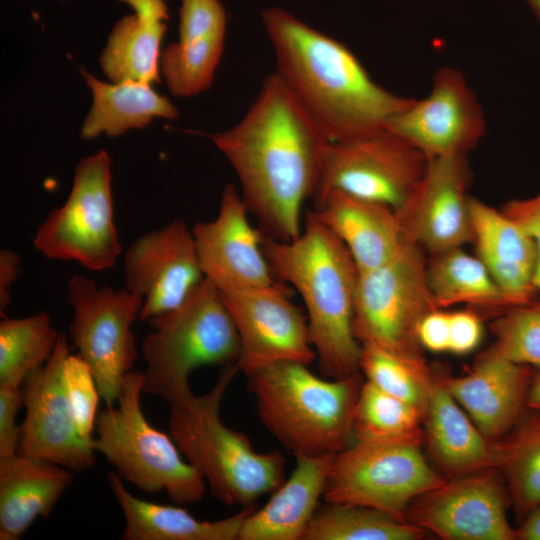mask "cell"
I'll list each match as a JSON object with an SVG mask.
<instances>
[{
	"label": "cell",
	"instance_id": "obj_1",
	"mask_svg": "<svg viewBox=\"0 0 540 540\" xmlns=\"http://www.w3.org/2000/svg\"><path fill=\"white\" fill-rule=\"evenodd\" d=\"M211 139L262 232L280 241L298 237L303 205L318 190L331 142L279 75H268L241 120Z\"/></svg>",
	"mask_w": 540,
	"mask_h": 540
},
{
	"label": "cell",
	"instance_id": "obj_2",
	"mask_svg": "<svg viewBox=\"0 0 540 540\" xmlns=\"http://www.w3.org/2000/svg\"><path fill=\"white\" fill-rule=\"evenodd\" d=\"M276 60V73L331 143L386 130L413 98L375 82L353 52L290 12H262Z\"/></svg>",
	"mask_w": 540,
	"mask_h": 540
},
{
	"label": "cell",
	"instance_id": "obj_3",
	"mask_svg": "<svg viewBox=\"0 0 540 540\" xmlns=\"http://www.w3.org/2000/svg\"><path fill=\"white\" fill-rule=\"evenodd\" d=\"M263 249L275 278L301 296L323 374L357 375L361 344L353 321L360 273L346 246L310 212L298 237L280 241L264 235Z\"/></svg>",
	"mask_w": 540,
	"mask_h": 540
},
{
	"label": "cell",
	"instance_id": "obj_4",
	"mask_svg": "<svg viewBox=\"0 0 540 540\" xmlns=\"http://www.w3.org/2000/svg\"><path fill=\"white\" fill-rule=\"evenodd\" d=\"M238 372L236 364L225 366L207 393L169 404L168 427L212 497L226 506L247 507L284 482L285 459L278 451L256 452L245 434L221 420L223 397Z\"/></svg>",
	"mask_w": 540,
	"mask_h": 540
},
{
	"label": "cell",
	"instance_id": "obj_5",
	"mask_svg": "<svg viewBox=\"0 0 540 540\" xmlns=\"http://www.w3.org/2000/svg\"><path fill=\"white\" fill-rule=\"evenodd\" d=\"M323 379L296 361L247 375L258 416L295 457L334 455L349 445L360 390L357 377Z\"/></svg>",
	"mask_w": 540,
	"mask_h": 540
},
{
	"label": "cell",
	"instance_id": "obj_6",
	"mask_svg": "<svg viewBox=\"0 0 540 540\" xmlns=\"http://www.w3.org/2000/svg\"><path fill=\"white\" fill-rule=\"evenodd\" d=\"M141 354L143 392L171 404L192 392L189 378L202 366L236 364L240 341L219 290L206 278L175 309L147 321Z\"/></svg>",
	"mask_w": 540,
	"mask_h": 540
},
{
	"label": "cell",
	"instance_id": "obj_7",
	"mask_svg": "<svg viewBox=\"0 0 540 540\" xmlns=\"http://www.w3.org/2000/svg\"><path fill=\"white\" fill-rule=\"evenodd\" d=\"M143 372L131 371L113 406L96 419L93 448L114 467L125 482L150 494L165 492L176 504L199 502L207 484L183 458L170 436L146 419L142 406Z\"/></svg>",
	"mask_w": 540,
	"mask_h": 540
},
{
	"label": "cell",
	"instance_id": "obj_8",
	"mask_svg": "<svg viewBox=\"0 0 540 540\" xmlns=\"http://www.w3.org/2000/svg\"><path fill=\"white\" fill-rule=\"evenodd\" d=\"M420 440L356 438L333 455L324 501L365 506L408 521L410 503L446 481L423 456Z\"/></svg>",
	"mask_w": 540,
	"mask_h": 540
},
{
	"label": "cell",
	"instance_id": "obj_9",
	"mask_svg": "<svg viewBox=\"0 0 540 540\" xmlns=\"http://www.w3.org/2000/svg\"><path fill=\"white\" fill-rule=\"evenodd\" d=\"M113 214L111 159L99 150L77 164L67 199L38 227L34 247L51 260L110 269L122 252Z\"/></svg>",
	"mask_w": 540,
	"mask_h": 540
},
{
	"label": "cell",
	"instance_id": "obj_10",
	"mask_svg": "<svg viewBox=\"0 0 540 540\" xmlns=\"http://www.w3.org/2000/svg\"><path fill=\"white\" fill-rule=\"evenodd\" d=\"M426 254L407 239L391 260L360 273L353 325L361 345L421 355L419 324L439 309L428 284Z\"/></svg>",
	"mask_w": 540,
	"mask_h": 540
},
{
	"label": "cell",
	"instance_id": "obj_11",
	"mask_svg": "<svg viewBox=\"0 0 540 540\" xmlns=\"http://www.w3.org/2000/svg\"><path fill=\"white\" fill-rule=\"evenodd\" d=\"M66 297L73 310L69 338L89 365L101 400L113 406L138 357L131 328L139 318L143 298L126 287L98 286L79 274L69 280Z\"/></svg>",
	"mask_w": 540,
	"mask_h": 540
},
{
	"label": "cell",
	"instance_id": "obj_12",
	"mask_svg": "<svg viewBox=\"0 0 540 540\" xmlns=\"http://www.w3.org/2000/svg\"><path fill=\"white\" fill-rule=\"evenodd\" d=\"M428 162L424 153L388 130L331 143L315 203L338 190L398 211L419 185Z\"/></svg>",
	"mask_w": 540,
	"mask_h": 540
},
{
	"label": "cell",
	"instance_id": "obj_13",
	"mask_svg": "<svg viewBox=\"0 0 540 540\" xmlns=\"http://www.w3.org/2000/svg\"><path fill=\"white\" fill-rule=\"evenodd\" d=\"M220 294L239 336L236 366L246 376L276 362L309 365L316 358L307 316L291 301V292L281 281Z\"/></svg>",
	"mask_w": 540,
	"mask_h": 540
},
{
	"label": "cell",
	"instance_id": "obj_14",
	"mask_svg": "<svg viewBox=\"0 0 540 540\" xmlns=\"http://www.w3.org/2000/svg\"><path fill=\"white\" fill-rule=\"evenodd\" d=\"M386 130L398 135L428 159L468 155L482 139L486 120L465 76L456 68H439L429 94L395 114Z\"/></svg>",
	"mask_w": 540,
	"mask_h": 540
},
{
	"label": "cell",
	"instance_id": "obj_15",
	"mask_svg": "<svg viewBox=\"0 0 540 540\" xmlns=\"http://www.w3.org/2000/svg\"><path fill=\"white\" fill-rule=\"evenodd\" d=\"M125 287L143 298L139 319L178 307L204 279L192 229L181 219L139 236L123 258Z\"/></svg>",
	"mask_w": 540,
	"mask_h": 540
},
{
	"label": "cell",
	"instance_id": "obj_16",
	"mask_svg": "<svg viewBox=\"0 0 540 540\" xmlns=\"http://www.w3.org/2000/svg\"><path fill=\"white\" fill-rule=\"evenodd\" d=\"M455 477L421 495L406 519L446 540H514L507 517L508 491L492 472Z\"/></svg>",
	"mask_w": 540,
	"mask_h": 540
},
{
	"label": "cell",
	"instance_id": "obj_17",
	"mask_svg": "<svg viewBox=\"0 0 540 540\" xmlns=\"http://www.w3.org/2000/svg\"><path fill=\"white\" fill-rule=\"evenodd\" d=\"M69 353L68 337L61 332L50 359L24 382L18 453L82 472L95 464L96 452L79 436L65 394L63 366Z\"/></svg>",
	"mask_w": 540,
	"mask_h": 540
},
{
	"label": "cell",
	"instance_id": "obj_18",
	"mask_svg": "<svg viewBox=\"0 0 540 540\" xmlns=\"http://www.w3.org/2000/svg\"><path fill=\"white\" fill-rule=\"evenodd\" d=\"M466 155L429 159L426 171L397 215L406 238L432 255L473 241Z\"/></svg>",
	"mask_w": 540,
	"mask_h": 540
},
{
	"label": "cell",
	"instance_id": "obj_19",
	"mask_svg": "<svg viewBox=\"0 0 540 540\" xmlns=\"http://www.w3.org/2000/svg\"><path fill=\"white\" fill-rule=\"evenodd\" d=\"M233 184L222 191L219 210L192 232L204 274L220 293L264 288L277 282L263 249L264 233Z\"/></svg>",
	"mask_w": 540,
	"mask_h": 540
},
{
	"label": "cell",
	"instance_id": "obj_20",
	"mask_svg": "<svg viewBox=\"0 0 540 540\" xmlns=\"http://www.w3.org/2000/svg\"><path fill=\"white\" fill-rule=\"evenodd\" d=\"M532 375V367L511 361L492 345L465 374L440 378L479 430L498 441L526 411Z\"/></svg>",
	"mask_w": 540,
	"mask_h": 540
},
{
	"label": "cell",
	"instance_id": "obj_21",
	"mask_svg": "<svg viewBox=\"0 0 540 540\" xmlns=\"http://www.w3.org/2000/svg\"><path fill=\"white\" fill-rule=\"evenodd\" d=\"M316 217L346 246L359 273L396 256L407 241L390 206L333 190L317 204Z\"/></svg>",
	"mask_w": 540,
	"mask_h": 540
},
{
	"label": "cell",
	"instance_id": "obj_22",
	"mask_svg": "<svg viewBox=\"0 0 540 540\" xmlns=\"http://www.w3.org/2000/svg\"><path fill=\"white\" fill-rule=\"evenodd\" d=\"M476 256L515 305L538 296L534 278L538 251L533 239L500 209L471 197Z\"/></svg>",
	"mask_w": 540,
	"mask_h": 540
},
{
	"label": "cell",
	"instance_id": "obj_23",
	"mask_svg": "<svg viewBox=\"0 0 540 540\" xmlns=\"http://www.w3.org/2000/svg\"><path fill=\"white\" fill-rule=\"evenodd\" d=\"M72 482L63 466L21 453L0 457V539L18 540L47 519Z\"/></svg>",
	"mask_w": 540,
	"mask_h": 540
},
{
	"label": "cell",
	"instance_id": "obj_24",
	"mask_svg": "<svg viewBox=\"0 0 540 540\" xmlns=\"http://www.w3.org/2000/svg\"><path fill=\"white\" fill-rule=\"evenodd\" d=\"M333 455L296 457L288 479L245 519L238 540H303L325 491Z\"/></svg>",
	"mask_w": 540,
	"mask_h": 540
},
{
	"label": "cell",
	"instance_id": "obj_25",
	"mask_svg": "<svg viewBox=\"0 0 540 540\" xmlns=\"http://www.w3.org/2000/svg\"><path fill=\"white\" fill-rule=\"evenodd\" d=\"M134 13L113 26L100 55L103 73L111 82H160V45L169 19L164 0H119Z\"/></svg>",
	"mask_w": 540,
	"mask_h": 540
},
{
	"label": "cell",
	"instance_id": "obj_26",
	"mask_svg": "<svg viewBox=\"0 0 540 540\" xmlns=\"http://www.w3.org/2000/svg\"><path fill=\"white\" fill-rule=\"evenodd\" d=\"M424 420L429 449L447 474L457 477L496 468L497 441L479 430L440 376H434Z\"/></svg>",
	"mask_w": 540,
	"mask_h": 540
},
{
	"label": "cell",
	"instance_id": "obj_27",
	"mask_svg": "<svg viewBox=\"0 0 540 540\" xmlns=\"http://www.w3.org/2000/svg\"><path fill=\"white\" fill-rule=\"evenodd\" d=\"M107 479L125 519L124 540H238L245 519L255 509L250 505L224 519L199 520L182 507L136 497L114 471Z\"/></svg>",
	"mask_w": 540,
	"mask_h": 540
},
{
	"label": "cell",
	"instance_id": "obj_28",
	"mask_svg": "<svg viewBox=\"0 0 540 540\" xmlns=\"http://www.w3.org/2000/svg\"><path fill=\"white\" fill-rule=\"evenodd\" d=\"M81 74L92 94V106L81 127L84 139L101 134L119 136L129 129L145 127L155 117L173 120L179 115L171 101L158 94L151 83H106L85 69H81Z\"/></svg>",
	"mask_w": 540,
	"mask_h": 540
},
{
	"label": "cell",
	"instance_id": "obj_29",
	"mask_svg": "<svg viewBox=\"0 0 540 540\" xmlns=\"http://www.w3.org/2000/svg\"><path fill=\"white\" fill-rule=\"evenodd\" d=\"M428 284L439 309L465 304L471 309L503 313L514 302L502 291L483 262L454 248L427 260Z\"/></svg>",
	"mask_w": 540,
	"mask_h": 540
},
{
	"label": "cell",
	"instance_id": "obj_30",
	"mask_svg": "<svg viewBox=\"0 0 540 540\" xmlns=\"http://www.w3.org/2000/svg\"><path fill=\"white\" fill-rule=\"evenodd\" d=\"M496 469L507 484L510 502L524 519L540 506V412L526 409L497 441Z\"/></svg>",
	"mask_w": 540,
	"mask_h": 540
},
{
	"label": "cell",
	"instance_id": "obj_31",
	"mask_svg": "<svg viewBox=\"0 0 540 540\" xmlns=\"http://www.w3.org/2000/svg\"><path fill=\"white\" fill-rule=\"evenodd\" d=\"M60 333L46 312L0 322V385L20 388L54 352Z\"/></svg>",
	"mask_w": 540,
	"mask_h": 540
},
{
	"label": "cell",
	"instance_id": "obj_32",
	"mask_svg": "<svg viewBox=\"0 0 540 540\" xmlns=\"http://www.w3.org/2000/svg\"><path fill=\"white\" fill-rule=\"evenodd\" d=\"M325 503L303 540H417L425 535L421 527L369 507Z\"/></svg>",
	"mask_w": 540,
	"mask_h": 540
},
{
	"label": "cell",
	"instance_id": "obj_33",
	"mask_svg": "<svg viewBox=\"0 0 540 540\" xmlns=\"http://www.w3.org/2000/svg\"><path fill=\"white\" fill-rule=\"evenodd\" d=\"M360 370L366 380L412 404L425 415L434 375L422 354H403L373 344H362Z\"/></svg>",
	"mask_w": 540,
	"mask_h": 540
},
{
	"label": "cell",
	"instance_id": "obj_34",
	"mask_svg": "<svg viewBox=\"0 0 540 540\" xmlns=\"http://www.w3.org/2000/svg\"><path fill=\"white\" fill-rule=\"evenodd\" d=\"M423 413L366 380L360 387L353 415L355 438L417 439Z\"/></svg>",
	"mask_w": 540,
	"mask_h": 540
},
{
	"label": "cell",
	"instance_id": "obj_35",
	"mask_svg": "<svg viewBox=\"0 0 540 540\" xmlns=\"http://www.w3.org/2000/svg\"><path fill=\"white\" fill-rule=\"evenodd\" d=\"M224 38L179 41L169 44L160 57V72L172 95L191 97L212 84L220 62Z\"/></svg>",
	"mask_w": 540,
	"mask_h": 540
},
{
	"label": "cell",
	"instance_id": "obj_36",
	"mask_svg": "<svg viewBox=\"0 0 540 540\" xmlns=\"http://www.w3.org/2000/svg\"><path fill=\"white\" fill-rule=\"evenodd\" d=\"M493 346L511 361L540 370V298L496 316L491 324Z\"/></svg>",
	"mask_w": 540,
	"mask_h": 540
},
{
	"label": "cell",
	"instance_id": "obj_37",
	"mask_svg": "<svg viewBox=\"0 0 540 540\" xmlns=\"http://www.w3.org/2000/svg\"><path fill=\"white\" fill-rule=\"evenodd\" d=\"M63 381L76 430L81 439L93 445L101 397L89 365L78 354L66 356Z\"/></svg>",
	"mask_w": 540,
	"mask_h": 540
},
{
	"label": "cell",
	"instance_id": "obj_38",
	"mask_svg": "<svg viewBox=\"0 0 540 540\" xmlns=\"http://www.w3.org/2000/svg\"><path fill=\"white\" fill-rule=\"evenodd\" d=\"M226 11L220 0H181L179 41L225 38Z\"/></svg>",
	"mask_w": 540,
	"mask_h": 540
},
{
	"label": "cell",
	"instance_id": "obj_39",
	"mask_svg": "<svg viewBox=\"0 0 540 540\" xmlns=\"http://www.w3.org/2000/svg\"><path fill=\"white\" fill-rule=\"evenodd\" d=\"M21 407L23 391L0 385V457L18 453L21 425L17 424V415Z\"/></svg>",
	"mask_w": 540,
	"mask_h": 540
},
{
	"label": "cell",
	"instance_id": "obj_40",
	"mask_svg": "<svg viewBox=\"0 0 540 540\" xmlns=\"http://www.w3.org/2000/svg\"><path fill=\"white\" fill-rule=\"evenodd\" d=\"M500 210L515 222L536 244L538 264L534 286L540 294V192L523 199H511Z\"/></svg>",
	"mask_w": 540,
	"mask_h": 540
},
{
	"label": "cell",
	"instance_id": "obj_41",
	"mask_svg": "<svg viewBox=\"0 0 540 540\" xmlns=\"http://www.w3.org/2000/svg\"><path fill=\"white\" fill-rule=\"evenodd\" d=\"M482 337V323L473 309L449 313V352L466 354L474 350Z\"/></svg>",
	"mask_w": 540,
	"mask_h": 540
},
{
	"label": "cell",
	"instance_id": "obj_42",
	"mask_svg": "<svg viewBox=\"0 0 540 540\" xmlns=\"http://www.w3.org/2000/svg\"><path fill=\"white\" fill-rule=\"evenodd\" d=\"M421 347L432 352L449 350V313L435 309L426 314L418 327Z\"/></svg>",
	"mask_w": 540,
	"mask_h": 540
},
{
	"label": "cell",
	"instance_id": "obj_43",
	"mask_svg": "<svg viewBox=\"0 0 540 540\" xmlns=\"http://www.w3.org/2000/svg\"><path fill=\"white\" fill-rule=\"evenodd\" d=\"M20 255L14 250H0V314L5 317L11 303V290L20 273Z\"/></svg>",
	"mask_w": 540,
	"mask_h": 540
},
{
	"label": "cell",
	"instance_id": "obj_44",
	"mask_svg": "<svg viewBox=\"0 0 540 540\" xmlns=\"http://www.w3.org/2000/svg\"><path fill=\"white\" fill-rule=\"evenodd\" d=\"M516 539L540 540V506L531 511L515 529Z\"/></svg>",
	"mask_w": 540,
	"mask_h": 540
},
{
	"label": "cell",
	"instance_id": "obj_45",
	"mask_svg": "<svg viewBox=\"0 0 540 540\" xmlns=\"http://www.w3.org/2000/svg\"><path fill=\"white\" fill-rule=\"evenodd\" d=\"M526 407L540 412V371L532 375L526 398Z\"/></svg>",
	"mask_w": 540,
	"mask_h": 540
},
{
	"label": "cell",
	"instance_id": "obj_46",
	"mask_svg": "<svg viewBox=\"0 0 540 540\" xmlns=\"http://www.w3.org/2000/svg\"><path fill=\"white\" fill-rule=\"evenodd\" d=\"M540 23V0H525Z\"/></svg>",
	"mask_w": 540,
	"mask_h": 540
},
{
	"label": "cell",
	"instance_id": "obj_47",
	"mask_svg": "<svg viewBox=\"0 0 540 540\" xmlns=\"http://www.w3.org/2000/svg\"><path fill=\"white\" fill-rule=\"evenodd\" d=\"M60 1H66V0H60Z\"/></svg>",
	"mask_w": 540,
	"mask_h": 540
}]
</instances>
